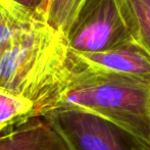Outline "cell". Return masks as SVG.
I'll return each instance as SVG.
<instances>
[{"label":"cell","mask_w":150,"mask_h":150,"mask_svg":"<svg viewBox=\"0 0 150 150\" xmlns=\"http://www.w3.org/2000/svg\"><path fill=\"white\" fill-rule=\"evenodd\" d=\"M75 64L67 36L44 21L0 49V90L30 101L44 117L57 107Z\"/></svg>","instance_id":"cell-1"},{"label":"cell","mask_w":150,"mask_h":150,"mask_svg":"<svg viewBox=\"0 0 150 150\" xmlns=\"http://www.w3.org/2000/svg\"><path fill=\"white\" fill-rule=\"evenodd\" d=\"M43 117L71 150H130L135 140L108 120L78 107L60 106Z\"/></svg>","instance_id":"cell-4"},{"label":"cell","mask_w":150,"mask_h":150,"mask_svg":"<svg viewBox=\"0 0 150 150\" xmlns=\"http://www.w3.org/2000/svg\"><path fill=\"white\" fill-rule=\"evenodd\" d=\"M130 150H150V147L146 146V145L142 144V143L138 142V141L134 140L131 144Z\"/></svg>","instance_id":"cell-12"},{"label":"cell","mask_w":150,"mask_h":150,"mask_svg":"<svg viewBox=\"0 0 150 150\" xmlns=\"http://www.w3.org/2000/svg\"><path fill=\"white\" fill-rule=\"evenodd\" d=\"M0 150H71V148L47 120L37 117L1 135Z\"/></svg>","instance_id":"cell-6"},{"label":"cell","mask_w":150,"mask_h":150,"mask_svg":"<svg viewBox=\"0 0 150 150\" xmlns=\"http://www.w3.org/2000/svg\"><path fill=\"white\" fill-rule=\"evenodd\" d=\"M16 1L20 2L26 7L30 8L31 10L40 14L46 20V9H47L48 0H16Z\"/></svg>","instance_id":"cell-11"},{"label":"cell","mask_w":150,"mask_h":150,"mask_svg":"<svg viewBox=\"0 0 150 150\" xmlns=\"http://www.w3.org/2000/svg\"><path fill=\"white\" fill-rule=\"evenodd\" d=\"M86 0H48L47 23L55 30L67 35Z\"/></svg>","instance_id":"cell-10"},{"label":"cell","mask_w":150,"mask_h":150,"mask_svg":"<svg viewBox=\"0 0 150 150\" xmlns=\"http://www.w3.org/2000/svg\"><path fill=\"white\" fill-rule=\"evenodd\" d=\"M71 50L99 52L135 42L117 0H86L67 35Z\"/></svg>","instance_id":"cell-3"},{"label":"cell","mask_w":150,"mask_h":150,"mask_svg":"<svg viewBox=\"0 0 150 150\" xmlns=\"http://www.w3.org/2000/svg\"><path fill=\"white\" fill-rule=\"evenodd\" d=\"M37 117L33 103L0 90V136Z\"/></svg>","instance_id":"cell-9"},{"label":"cell","mask_w":150,"mask_h":150,"mask_svg":"<svg viewBox=\"0 0 150 150\" xmlns=\"http://www.w3.org/2000/svg\"><path fill=\"white\" fill-rule=\"evenodd\" d=\"M133 40L150 54V0H117Z\"/></svg>","instance_id":"cell-8"},{"label":"cell","mask_w":150,"mask_h":150,"mask_svg":"<svg viewBox=\"0 0 150 150\" xmlns=\"http://www.w3.org/2000/svg\"><path fill=\"white\" fill-rule=\"evenodd\" d=\"M77 53L87 64L95 69L124 75L150 77V54L136 42L104 51Z\"/></svg>","instance_id":"cell-5"},{"label":"cell","mask_w":150,"mask_h":150,"mask_svg":"<svg viewBox=\"0 0 150 150\" xmlns=\"http://www.w3.org/2000/svg\"><path fill=\"white\" fill-rule=\"evenodd\" d=\"M74 54L75 69L57 107L73 106L96 113L150 147V77L95 69L76 51Z\"/></svg>","instance_id":"cell-2"},{"label":"cell","mask_w":150,"mask_h":150,"mask_svg":"<svg viewBox=\"0 0 150 150\" xmlns=\"http://www.w3.org/2000/svg\"><path fill=\"white\" fill-rule=\"evenodd\" d=\"M44 21L43 16L16 0H0V49Z\"/></svg>","instance_id":"cell-7"}]
</instances>
